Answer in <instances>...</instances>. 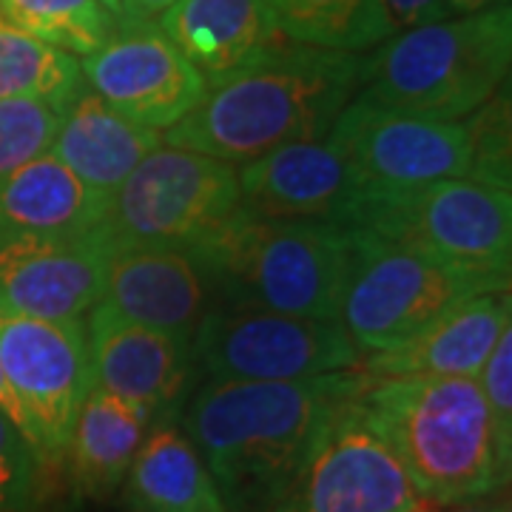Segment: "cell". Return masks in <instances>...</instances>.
<instances>
[{
    "label": "cell",
    "instance_id": "8",
    "mask_svg": "<svg viewBox=\"0 0 512 512\" xmlns=\"http://www.w3.org/2000/svg\"><path fill=\"white\" fill-rule=\"evenodd\" d=\"M239 208L237 165L163 143L111 194L94 237L109 254L131 245L194 248Z\"/></svg>",
    "mask_w": 512,
    "mask_h": 512
},
{
    "label": "cell",
    "instance_id": "29",
    "mask_svg": "<svg viewBox=\"0 0 512 512\" xmlns=\"http://www.w3.org/2000/svg\"><path fill=\"white\" fill-rule=\"evenodd\" d=\"M43 461L35 447L0 413V512H32Z\"/></svg>",
    "mask_w": 512,
    "mask_h": 512
},
{
    "label": "cell",
    "instance_id": "4",
    "mask_svg": "<svg viewBox=\"0 0 512 512\" xmlns=\"http://www.w3.org/2000/svg\"><path fill=\"white\" fill-rule=\"evenodd\" d=\"M353 228L313 220H268L239 208L194 245L214 305L339 319Z\"/></svg>",
    "mask_w": 512,
    "mask_h": 512
},
{
    "label": "cell",
    "instance_id": "14",
    "mask_svg": "<svg viewBox=\"0 0 512 512\" xmlns=\"http://www.w3.org/2000/svg\"><path fill=\"white\" fill-rule=\"evenodd\" d=\"M80 74L111 109L154 131L180 123L205 94V77L157 23L117 26L100 49L80 57Z\"/></svg>",
    "mask_w": 512,
    "mask_h": 512
},
{
    "label": "cell",
    "instance_id": "17",
    "mask_svg": "<svg viewBox=\"0 0 512 512\" xmlns=\"http://www.w3.org/2000/svg\"><path fill=\"white\" fill-rule=\"evenodd\" d=\"M103 302L137 325L194 339L214 288L188 245H131L106 256Z\"/></svg>",
    "mask_w": 512,
    "mask_h": 512
},
{
    "label": "cell",
    "instance_id": "18",
    "mask_svg": "<svg viewBox=\"0 0 512 512\" xmlns=\"http://www.w3.org/2000/svg\"><path fill=\"white\" fill-rule=\"evenodd\" d=\"M512 325L510 288L470 296L404 345L359 362L370 379L478 376L498 336Z\"/></svg>",
    "mask_w": 512,
    "mask_h": 512
},
{
    "label": "cell",
    "instance_id": "12",
    "mask_svg": "<svg viewBox=\"0 0 512 512\" xmlns=\"http://www.w3.org/2000/svg\"><path fill=\"white\" fill-rule=\"evenodd\" d=\"M328 143L362 188L467 177L470 131L464 120H436L353 97L328 131Z\"/></svg>",
    "mask_w": 512,
    "mask_h": 512
},
{
    "label": "cell",
    "instance_id": "9",
    "mask_svg": "<svg viewBox=\"0 0 512 512\" xmlns=\"http://www.w3.org/2000/svg\"><path fill=\"white\" fill-rule=\"evenodd\" d=\"M208 382H291L356 370L362 353L339 319L211 305L191 339Z\"/></svg>",
    "mask_w": 512,
    "mask_h": 512
},
{
    "label": "cell",
    "instance_id": "19",
    "mask_svg": "<svg viewBox=\"0 0 512 512\" xmlns=\"http://www.w3.org/2000/svg\"><path fill=\"white\" fill-rule=\"evenodd\" d=\"M157 146H163V131L131 123L80 77L60 109V126L49 151L109 200Z\"/></svg>",
    "mask_w": 512,
    "mask_h": 512
},
{
    "label": "cell",
    "instance_id": "31",
    "mask_svg": "<svg viewBox=\"0 0 512 512\" xmlns=\"http://www.w3.org/2000/svg\"><path fill=\"white\" fill-rule=\"evenodd\" d=\"M382 6L393 32L416 29V26H424V23L447 18L444 0H382Z\"/></svg>",
    "mask_w": 512,
    "mask_h": 512
},
{
    "label": "cell",
    "instance_id": "25",
    "mask_svg": "<svg viewBox=\"0 0 512 512\" xmlns=\"http://www.w3.org/2000/svg\"><path fill=\"white\" fill-rule=\"evenodd\" d=\"M80 77L77 57L26 35L0 12V100H43L60 111Z\"/></svg>",
    "mask_w": 512,
    "mask_h": 512
},
{
    "label": "cell",
    "instance_id": "36",
    "mask_svg": "<svg viewBox=\"0 0 512 512\" xmlns=\"http://www.w3.org/2000/svg\"><path fill=\"white\" fill-rule=\"evenodd\" d=\"M399 512H447V507L439 504V501H430V498H419V501H413L410 507H404Z\"/></svg>",
    "mask_w": 512,
    "mask_h": 512
},
{
    "label": "cell",
    "instance_id": "7",
    "mask_svg": "<svg viewBox=\"0 0 512 512\" xmlns=\"http://www.w3.org/2000/svg\"><path fill=\"white\" fill-rule=\"evenodd\" d=\"M507 288L510 279L461 271L353 228L339 322L365 359L404 345L458 302Z\"/></svg>",
    "mask_w": 512,
    "mask_h": 512
},
{
    "label": "cell",
    "instance_id": "5",
    "mask_svg": "<svg viewBox=\"0 0 512 512\" xmlns=\"http://www.w3.org/2000/svg\"><path fill=\"white\" fill-rule=\"evenodd\" d=\"M512 12L495 6L404 29L362 57V100L436 120H464L510 74Z\"/></svg>",
    "mask_w": 512,
    "mask_h": 512
},
{
    "label": "cell",
    "instance_id": "1",
    "mask_svg": "<svg viewBox=\"0 0 512 512\" xmlns=\"http://www.w3.org/2000/svg\"><path fill=\"white\" fill-rule=\"evenodd\" d=\"M362 387L359 367L291 382H205L180 421L225 510L271 512L291 490L330 410Z\"/></svg>",
    "mask_w": 512,
    "mask_h": 512
},
{
    "label": "cell",
    "instance_id": "32",
    "mask_svg": "<svg viewBox=\"0 0 512 512\" xmlns=\"http://www.w3.org/2000/svg\"><path fill=\"white\" fill-rule=\"evenodd\" d=\"M174 0H120L126 23H160L163 12Z\"/></svg>",
    "mask_w": 512,
    "mask_h": 512
},
{
    "label": "cell",
    "instance_id": "2",
    "mask_svg": "<svg viewBox=\"0 0 512 512\" xmlns=\"http://www.w3.org/2000/svg\"><path fill=\"white\" fill-rule=\"evenodd\" d=\"M362 57L285 40L208 83L200 103L165 128L163 143L242 165L282 146L325 140L359 94Z\"/></svg>",
    "mask_w": 512,
    "mask_h": 512
},
{
    "label": "cell",
    "instance_id": "20",
    "mask_svg": "<svg viewBox=\"0 0 512 512\" xmlns=\"http://www.w3.org/2000/svg\"><path fill=\"white\" fill-rule=\"evenodd\" d=\"M157 26L205 86L285 43L265 0H174Z\"/></svg>",
    "mask_w": 512,
    "mask_h": 512
},
{
    "label": "cell",
    "instance_id": "30",
    "mask_svg": "<svg viewBox=\"0 0 512 512\" xmlns=\"http://www.w3.org/2000/svg\"><path fill=\"white\" fill-rule=\"evenodd\" d=\"M476 379L493 413L498 436L507 447H512V325L498 336Z\"/></svg>",
    "mask_w": 512,
    "mask_h": 512
},
{
    "label": "cell",
    "instance_id": "11",
    "mask_svg": "<svg viewBox=\"0 0 512 512\" xmlns=\"http://www.w3.org/2000/svg\"><path fill=\"white\" fill-rule=\"evenodd\" d=\"M0 370L26 413L43 467L60 464L74 416L92 387L86 322L0 308Z\"/></svg>",
    "mask_w": 512,
    "mask_h": 512
},
{
    "label": "cell",
    "instance_id": "28",
    "mask_svg": "<svg viewBox=\"0 0 512 512\" xmlns=\"http://www.w3.org/2000/svg\"><path fill=\"white\" fill-rule=\"evenodd\" d=\"M60 111L43 100H0V177L49 151Z\"/></svg>",
    "mask_w": 512,
    "mask_h": 512
},
{
    "label": "cell",
    "instance_id": "6",
    "mask_svg": "<svg viewBox=\"0 0 512 512\" xmlns=\"http://www.w3.org/2000/svg\"><path fill=\"white\" fill-rule=\"evenodd\" d=\"M350 228H362L461 271L510 279L512 197L470 177L367 188Z\"/></svg>",
    "mask_w": 512,
    "mask_h": 512
},
{
    "label": "cell",
    "instance_id": "24",
    "mask_svg": "<svg viewBox=\"0 0 512 512\" xmlns=\"http://www.w3.org/2000/svg\"><path fill=\"white\" fill-rule=\"evenodd\" d=\"M279 35L291 43L356 52L376 49L393 32L382 0H265Z\"/></svg>",
    "mask_w": 512,
    "mask_h": 512
},
{
    "label": "cell",
    "instance_id": "23",
    "mask_svg": "<svg viewBox=\"0 0 512 512\" xmlns=\"http://www.w3.org/2000/svg\"><path fill=\"white\" fill-rule=\"evenodd\" d=\"M148 427L151 424L140 410L92 384L74 416L63 456L74 493L94 501L117 493Z\"/></svg>",
    "mask_w": 512,
    "mask_h": 512
},
{
    "label": "cell",
    "instance_id": "21",
    "mask_svg": "<svg viewBox=\"0 0 512 512\" xmlns=\"http://www.w3.org/2000/svg\"><path fill=\"white\" fill-rule=\"evenodd\" d=\"M106 202L52 151H43L0 177V237L92 234Z\"/></svg>",
    "mask_w": 512,
    "mask_h": 512
},
{
    "label": "cell",
    "instance_id": "34",
    "mask_svg": "<svg viewBox=\"0 0 512 512\" xmlns=\"http://www.w3.org/2000/svg\"><path fill=\"white\" fill-rule=\"evenodd\" d=\"M447 512H510V504H507V498L498 490V493L481 495V498L464 501V504H453V510Z\"/></svg>",
    "mask_w": 512,
    "mask_h": 512
},
{
    "label": "cell",
    "instance_id": "35",
    "mask_svg": "<svg viewBox=\"0 0 512 512\" xmlns=\"http://www.w3.org/2000/svg\"><path fill=\"white\" fill-rule=\"evenodd\" d=\"M495 6H510V0H444L447 18H458V15H476V12L495 9Z\"/></svg>",
    "mask_w": 512,
    "mask_h": 512
},
{
    "label": "cell",
    "instance_id": "3",
    "mask_svg": "<svg viewBox=\"0 0 512 512\" xmlns=\"http://www.w3.org/2000/svg\"><path fill=\"white\" fill-rule=\"evenodd\" d=\"M359 402L421 498L453 507L507 487L512 447L498 436L476 376H365Z\"/></svg>",
    "mask_w": 512,
    "mask_h": 512
},
{
    "label": "cell",
    "instance_id": "15",
    "mask_svg": "<svg viewBox=\"0 0 512 512\" xmlns=\"http://www.w3.org/2000/svg\"><path fill=\"white\" fill-rule=\"evenodd\" d=\"M109 251L92 234L0 237V308L37 319H83L103 299Z\"/></svg>",
    "mask_w": 512,
    "mask_h": 512
},
{
    "label": "cell",
    "instance_id": "13",
    "mask_svg": "<svg viewBox=\"0 0 512 512\" xmlns=\"http://www.w3.org/2000/svg\"><path fill=\"white\" fill-rule=\"evenodd\" d=\"M86 345L92 384L140 410L148 424L183 419L200 379L188 339L137 325L100 299L89 311Z\"/></svg>",
    "mask_w": 512,
    "mask_h": 512
},
{
    "label": "cell",
    "instance_id": "26",
    "mask_svg": "<svg viewBox=\"0 0 512 512\" xmlns=\"http://www.w3.org/2000/svg\"><path fill=\"white\" fill-rule=\"evenodd\" d=\"M0 12L26 35L77 57L92 55L120 26L100 0H0Z\"/></svg>",
    "mask_w": 512,
    "mask_h": 512
},
{
    "label": "cell",
    "instance_id": "33",
    "mask_svg": "<svg viewBox=\"0 0 512 512\" xmlns=\"http://www.w3.org/2000/svg\"><path fill=\"white\" fill-rule=\"evenodd\" d=\"M0 413L15 421V427H18L20 433L26 436V441L35 447V441H32V430H29V421H26V413H23V407H20V402L15 399V393H12V387H9V382H6L3 370H0Z\"/></svg>",
    "mask_w": 512,
    "mask_h": 512
},
{
    "label": "cell",
    "instance_id": "10",
    "mask_svg": "<svg viewBox=\"0 0 512 512\" xmlns=\"http://www.w3.org/2000/svg\"><path fill=\"white\" fill-rule=\"evenodd\" d=\"M419 498L356 393L330 410L291 490L271 512H399Z\"/></svg>",
    "mask_w": 512,
    "mask_h": 512
},
{
    "label": "cell",
    "instance_id": "37",
    "mask_svg": "<svg viewBox=\"0 0 512 512\" xmlns=\"http://www.w3.org/2000/svg\"><path fill=\"white\" fill-rule=\"evenodd\" d=\"M100 3H103V6L109 9L114 18L120 20V26L126 23V15H123V6H120V0H100Z\"/></svg>",
    "mask_w": 512,
    "mask_h": 512
},
{
    "label": "cell",
    "instance_id": "27",
    "mask_svg": "<svg viewBox=\"0 0 512 512\" xmlns=\"http://www.w3.org/2000/svg\"><path fill=\"white\" fill-rule=\"evenodd\" d=\"M470 131V168L467 177L501 191H510V100L495 92L484 106L467 114Z\"/></svg>",
    "mask_w": 512,
    "mask_h": 512
},
{
    "label": "cell",
    "instance_id": "22",
    "mask_svg": "<svg viewBox=\"0 0 512 512\" xmlns=\"http://www.w3.org/2000/svg\"><path fill=\"white\" fill-rule=\"evenodd\" d=\"M120 490L131 512H228L217 481L180 421L148 427Z\"/></svg>",
    "mask_w": 512,
    "mask_h": 512
},
{
    "label": "cell",
    "instance_id": "16",
    "mask_svg": "<svg viewBox=\"0 0 512 512\" xmlns=\"http://www.w3.org/2000/svg\"><path fill=\"white\" fill-rule=\"evenodd\" d=\"M242 211L268 220H313L350 228L365 188L328 137L293 143L237 168Z\"/></svg>",
    "mask_w": 512,
    "mask_h": 512
}]
</instances>
